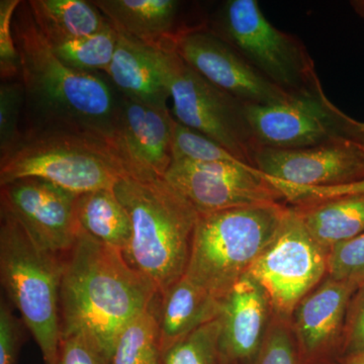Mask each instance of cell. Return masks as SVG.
I'll return each mask as SVG.
<instances>
[{"label": "cell", "instance_id": "cell-27", "mask_svg": "<svg viewBox=\"0 0 364 364\" xmlns=\"http://www.w3.org/2000/svg\"><path fill=\"white\" fill-rule=\"evenodd\" d=\"M172 156L191 162L240 161L220 144L174 119Z\"/></svg>", "mask_w": 364, "mask_h": 364}, {"label": "cell", "instance_id": "cell-9", "mask_svg": "<svg viewBox=\"0 0 364 364\" xmlns=\"http://www.w3.org/2000/svg\"><path fill=\"white\" fill-rule=\"evenodd\" d=\"M329 253L289 205L277 234L248 274L263 287L274 313L291 318L299 301L328 277Z\"/></svg>", "mask_w": 364, "mask_h": 364}, {"label": "cell", "instance_id": "cell-32", "mask_svg": "<svg viewBox=\"0 0 364 364\" xmlns=\"http://www.w3.org/2000/svg\"><path fill=\"white\" fill-rule=\"evenodd\" d=\"M58 364H112V359L85 333H74L61 337Z\"/></svg>", "mask_w": 364, "mask_h": 364}, {"label": "cell", "instance_id": "cell-16", "mask_svg": "<svg viewBox=\"0 0 364 364\" xmlns=\"http://www.w3.org/2000/svg\"><path fill=\"white\" fill-rule=\"evenodd\" d=\"M173 122L168 107H153L121 95L117 150L130 176L164 177L173 161Z\"/></svg>", "mask_w": 364, "mask_h": 364}, {"label": "cell", "instance_id": "cell-20", "mask_svg": "<svg viewBox=\"0 0 364 364\" xmlns=\"http://www.w3.org/2000/svg\"><path fill=\"white\" fill-rule=\"evenodd\" d=\"M222 301L186 275L157 301L156 316L162 351L220 316Z\"/></svg>", "mask_w": 364, "mask_h": 364}, {"label": "cell", "instance_id": "cell-2", "mask_svg": "<svg viewBox=\"0 0 364 364\" xmlns=\"http://www.w3.org/2000/svg\"><path fill=\"white\" fill-rule=\"evenodd\" d=\"M62 265L61 337L85 333L112 359L124 330L160 296L156 287L121 250L81 229Z\"/></svg>", "mask_w": 364, "mask_h": 364}, {"label": "cell", "instance_id": "cell-34", "mask_svg": "<svg viewBox=\"0 0 364 364\" xmlns=\"http://www.w3.org/2000/svg\"><path fill=\"white\" fill-rule=\"evenodd\" d=\"M364 353V282L353 294L345 320L343 356Z\"/></svg>", "mask_w": 364, "mask_h": 364}, {"label": "cell", "instance_id": "cell-8", "mask_svg": "<svg viewBox=\"0 0 364 364\" xmlns=\"http://www.w3.org/2000/svg\"><path fill=\"white\" fill-rule=\"evenodd\" d=\"M165 85L179 123L200 132L254 167L257 145L245 104L191 68L176 52L161 53Z\"/></svg>", "mask_w": 364, "mask_h": 364}, {"label": "cell", "instance_id": "cell-1", "mask_svg": "<svg viewBox=\"0 0 364 364\" xmlns=\"http://www.w3.org/2000/svg\"><path fill=\"white\" fill-rule=\"evenodd\" d=\"M13 31L25 88L28 130L90 136L119 152L121 95L100 74L75 70L57 58L28 1H21L16 9Z\"/></svg>", "mask_w": 364, "mask_h": 364}, {"label": "cell", "instance_id": "cell-33", "mask_svg": "<svg viewBox=\"0 0 364 364\" xmlns=\"http://www.w3.org/2000/svg\"><path fill=\"white\" fill-rule=\"evenodd\" d=\"M23 322L14 316L9 301H0V364H18Z\"/></svg>", "mask_w": 364, "mask_h": 364}, {"label": "cell", "instance_id": "cell-30", "mask_svg": "<svg viewBox=\"0 0 364 364\" xmlns=\"http://www.w3.org/2000/svg\"><path fill=\"white\" fill-rule=\"evenodd\" d=\"M328 275L358 284L364 282V234L331 249Z\"/></svg>", "mask_w": 364, "mask_h": 364}, {"label": "cell", "instance_id": "cell-31", "mask_svg": "<svg viewBox=\"0 0 364 364\" xmlns=\"http://www.w3.org/2000/svg\"><path fill=\"white\" fill-rule=\"evenodd\" d=\"M20 0L0 1V74L4 81L20 76V58L14 41L13 21Z\"/></svg>", "mask_w": 364, "mask_h": 364}, {"label": "cell", "instance_id": "cell-29", "mask_svg": "<svg viewBox=\"0 0 364 364\" xmlns=\"http://www.w3.org/2000/svg\"><path fill=\"white\" fill-rule=\"evenodd\" d=\"M289 321L275 314L262 348L250 364H299Z\"/></svg>", "mask_w": 364, "mask_h": 364}, {"label": "cell", "instance_id": "cell-24", "mask_svg": "<svg viewBox=\"0 0 364 364\" xmlns=\"http://www.w3.org/2000/svg\"><path fill=\"white\" fill-rule=\"evenodd\" d=\"M131 323L117 340L112 364H161L157 301Z\"/></svg>", "mask_w": 364, "mask_h": 364}, {"label": "cell", "instance_id": "cell-36", "mask_svg": "<svg viewBox=\"0 0 364 364\" xmlns=\"http://www.w3.org/2000/svg\"><path fill=\"white\" fill-rule=\"evenodd\" d=\"M335 364H364V353L342 356Z\"/></svg>", "mask_w": 364, "mask_h": 364}, {"label": "cell", "instance_id": "cell-4", "mask_svg": "<svg viewBox=\"0 0 364 364\" xmlns=\"http://www.w3.org/2000/svg\"><path fill=\"white\" fill-rule=\"evenodd\" d=\"M62 255L46 250L13 214L0 207V279L45 364H58Z\"/></svg>", "mask_w": 364, "mask_h": 364}, {"label": "cell", "instance_id": "cell-23", "mask_svg": "<svg viewBox=\"0 0 364 364\" xmlns=\"http://www.w3.org/2000/svg\"><path fill=\"white\" fill-rule=\"evenodd\" d=\"M41 32L49 42L79 39L111 26L92 1L86 0H28Z\"/></svg>", "mask_w": 364, "mask_h": 364}, {"label": "cell", "instance_id": "cell-21", "mask_svg": "<svg viewBox=\"0 0 364 364\" xmlns=\"http://www.w3.org/2000/svg\"><path fill=\"white\" fill-rule=\"evenodd\" d=\"M294 208L313 238L329 252L335 246L364 234V191Z\"/></svg>", "mask_w": 364, "mask_h": 364}, {"label": "cell", "instance_id": "cell-7", "mask_svg": "<svg viewBox=\"0 0 364 364\" xmlns=\"http://www.w3.org/2000/svg\"><path fill=\"white\" fill-rule=\"evenodd\" d=\"M269 82L291 97L323 90L305 44L265 18L255 0H228L210 28Z\"/></svg>", "mask_w": 364, "mask_h": 364}, {"label": "cell", "instance_id": "cell-10", "mask_svg": "<svg viewBox=\"0 0 364 364\" xmlns=\"http://www.w3.org/2000/svg\"><path fill=\"white\" fill-rule=\"evenodd\" d=\"M254 167L279 189L286 203L306 191H327L364 181V146L340 136L301 149L257 148Z\"/></svg>", "mask_w": 364, "mask_h": 364}, {"label": "cell", "instance_id": "cell-22", "mask_svg": "<svg viewBox=\"0 0 364 364\" xmlns=\"http://www.w3.org/2000/svg\"><path fill=\"white\" fill-rule=\"evenodd\" d=\"M75 215L79 228L91 237L123 253L128 250L133 227L130 215L114 188L78 195Z\"/></svg>", "mask_w": 364, "mask_h": 364}, {"label": "cell", "instance_id": "cell-35", "mask_svg": "<svg viewBox=\"0 0 364 364\" xmlns=\"http://www.w3.org/2000/svg\"><path fill=\"white\" fill-rule=\"evenodd\" d=\"M342 135L364 146V122L356 121L342 112Z\"/></svg>", "mask_w": 364, "mask_h": 364}, {"label": "cell", "instance_id": "cell-15", "mask_svg": "<svg viewBox=\"0 0 364 364\" xmlns=\"http://www.w3.org/2000/svg\"><path fill=\"white\" fill-rule=\"evenodd\" d=\"M358 286L328 275L299 301L289 321L299 364H335L343 356L345 320Z\"/></svg>", "mask_w": 364, "mask_h": 364}, {"label": "cell", "instance_id": "cell-5", "mask_svg": "<svg viewBox=\"0 0 364 364\" xmlns=\"http://www.w3.org/2000/svg\"><path fill=\"white\" fill-rule=\"evenodd\" d=\"M287 208L262 203L200 215L184 275L222 301L272 240Z\"/></svg>", "mask_w": 364, "mask_h": 364}, {"label": "cell", "instance_id": "cell-37", "mask_svg": "<svg viewBox=\"0 0 364 364\" xmlns=\"http://www.w3.org/2000/svg\"><path fill=\"white\" fill-rule=\"evenodd\" d=\"M350 6L354 13L364 20V0H352Z\"/></svg>", "mask_w": 364, "mask_h": 364}, {"label": "cell", "instance_id": "cell-25", "mask_svg": "<svg viewBox=\"0 0 364 364\" xmlns=\"http://www.w3.org/2000/svg\"><path fill=\"white\" fill-rule=\"evenodd\" d=\"M117 41V31L111 26L88 37L48 43L57 58L65 65L78 71L98 73L107 71L112 63Z\"/></svg>", "mask_w": 364, "mask_h": 364}, {"label": "cell", "instance_id": "cell-19", "mask_svg": "<svg viewBox=\"0 0 364 364\" xmlns=\"http://www.w3.org/2000/svg\"><path fill=\"white\" fill-rule=\"evenodd\" d=\"M161 53L117 33L114 58L105 73L119 95L153 107H167L170 95L165 85Z\"/></svg>", "mask_w": 364, "mask_h": 364}, {"label": "cell", "instance_id": "cell-14", "mask_svg": "<svg viewBox=\"0 0 364 364\" xmlns=\"http://www.w3.org/2000/svg\"><path fill=\"white\" fill-rule=\"evenodd\" d=\"M0 186V207L20 221L33 240L59 255L70 250L80 231L75 215L78 195L38 177Z\"/></svg>", "mask_w": 364, "mask_h": 364}, {"label": "cell", "instance_id": "cell-3", "mask_svg": "<svg viewBox=\"0 0 364 364\" xmlns=\"http://www.w3.org/2000/svg\"><path fill=\"white\" fill-rule=\"evenodd\" d=\"M114 189L133 227L124 257L164 294L186 274L200 214L164 177L124 176Z\"/></svg>", "mask_w": 364, "mask_h": 364}, {"label": "cell", "instance_id": "cell-28", "mask_svg": "<svg viewBox=\"0 0 364 364\" xmlns=\"http://www.w3.org/2000/svg\"><path fill=\"white\" fill-rule=\"evenodd\" d=\"M25 88L21 81H4L0 85V157L6 156L23 136L18 129L25 107Z\"/></svg>", "mask_w": 364, "mask_h": 364}, {"label": "cell", "instance_id": "cell-6", "mask_svg": "<svg viewBox=\"0 0 364 364\" xmlns=\"http://www.w3.org/2000/svg\"><path fill=\"white\" fill-rule=\"evenodd\" d=\"M128 176L123 157L109 144L63 132L26 130L14 149L0 157V186L38 177L81 195L114 188Z\"/></svg>", "mask_w": 364, "mask_h": 364}, {"label": "cell", "instance_id": "cell-18", "mask_svg": "<svg viewBox=\"0 0 364 364\" xmlns=\"http://www.w3.org/2000/svg\"><path fill=\"white\" fill-rule=\"evenodd\" d=\"M117 33L158 50L174 52L181 2L176 0H95Z\"/></svg>", "mask_w": 364, "mask_h": 364}, {"label": "cell", "instance_id": "cell-12", "mask_svg": "<svg viewBox=\"0 0 364 364\" xmlns=\"http://www.w3.org/2000/svg\"><path fill=\"white\" fill-rule=\"evenodd\" d=\"M258 148L301 149L342 135L339 109L321 90L269 105H246Z\"/></svg>", "mask_w": 364, "mask_h": 364}, {"label": "cell", "instance_id": "cell-17", "mask_svg": "<svg viewBox=\"0 0 364 364\" xmlns=\"http://www.w3.org/2000/svg\"><path fill=\"white\" fill-rule=\"evenodd\" d=\"M274 310L263 287L246 274L223 299L220 364H250L269 331Z\"/></svg>", "mask_w": 364, "mask_h": 364}, {"label": "cell", "instance_id": "cell-11", "mask_svg": "<svg viewBox=\"0 0 364 364\" xmlns=\"http://www.w3.org/2000/svg\"><path fill=\"white\" fill-rule=\"evenodd\" d=\"M164 178L200 215L262 203H286L284 195L267 176L241 161L174 160Z\"/></svg>", "mask_w": 364, "mask_h": 364}, {"label": "cell", "instance_id": "cell-26", "mask_svg": "<svg viewBox=\"0 0 364 364\" xmlns=\"http://www.w3.org/2000/svg\"><path fill=\"white\" fill-rule=\"evenodd\" d=\"M220 331L218 317L162 351L161 364H220Z\"/></svg>", "mask_w": 364, "mask_h": 364}, {"label": "cell", "instance_id": "cell-13", "mask_svg": "<svg viewBox=\"0 0 364 364\" xmlns=\"http://www.w3.org/2000/svg\"><path fill=\"white\" fill-rule=\"evenodd\" d=\"M174 52L203 77L244 104H277L291 97L210 28H183L177 36Z\"/></svg>", "mask_w": 364, "mask_h": 364}]
</instances>
